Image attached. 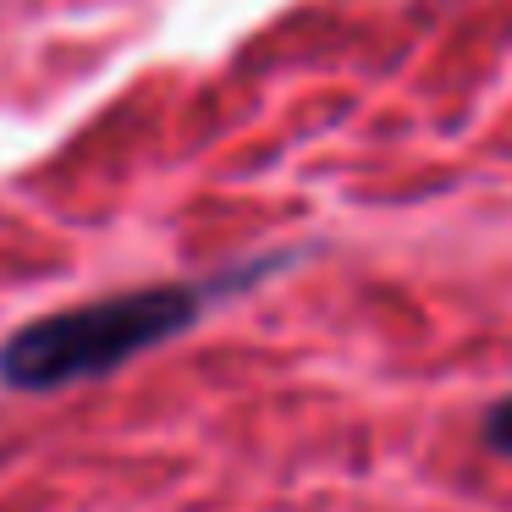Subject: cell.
Here are the masks:
<instances>
[{"label": "cell", "mask_w": 512, "mask_h": 512, "mask_svg": "<svg viewBox=\"0 0 512 512\" xmlns=\"http://www.w3.org/2000/svg\"><path fill=\"white\" fill-rule=\"evenodd\" d=\"M479 435H485V446H490L496 457H512V397L496 402V408L479 419Z\"/></svg>", "instance_id": "2"}, {"label": "cell", "mask_w": 512, "mask_h": 512, "mask_svg": "<svg viewBox=\"0 0 512 512\" xmlns=\"http://www.w3.org/2000/svg\"><path fill=\"white\" fill-rule=\"evenodd\" d=\"M204 303H210V287L166 281V287H133L116 298L56 309L0 342V380L12 391H61L100 380L149 347L182 336L204 314Z\"/></svg>", "instance_id": "1"}]
</instances>
